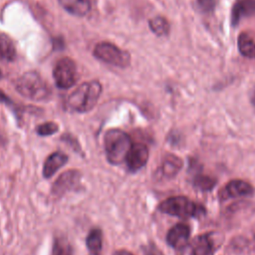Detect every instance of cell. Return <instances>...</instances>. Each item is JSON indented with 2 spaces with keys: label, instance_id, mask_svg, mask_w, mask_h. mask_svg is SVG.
I'll use <instances>...</instances> for the list:
<instances>
[{
  "label": "cell",
  "instance_id": "19",
  "mask_svg": "<svg viewBox=\"0 0 255 255\" xmlns=\"http://www.w3.org/2000/svg\"><path fill=\"white\" fill-rule=\"evenodd\" d=\"M150 30L157 36H165L169 32V23L161 16H156L149 20Z\"/></svg>",
  "mask_w": 255,
  "mask_h": 255
},
{
  "label": "cell",
  "instance_id": "25",
  "mask_svg": "<svg viewBox=\"0 0 255 255\" xmlns=\"http://www.w3.org/2000/svg\"><path fill=\"white\" fill-rule=\"evenodd\" d=\"M251 102H252L253 106L255 107V90H254V92H253V94H252V96H251Z\"/></svg>",
  "mask_w": 255,
  "mask_h": 255
},
{
  "label": "cell",
  "instance_id": "16",
  "mask_svg": "<svg viewBox=\"0 0 255 255\" xmlns=\"http://www.w3.org/2000/svg\"><path fill=\"white\" fill-rule=\"evenodd\" d=\"M182 167V160L174 154H167L162 160L161 173L167 178L174 177Z\"/></svg>",
  "mask_w": 255,
  "mask_h": 255
},
{
  "label": "cell",
  "instance_id": "18",
  "mask_svg": "<svg viewBox=\"0 0 255 255\" xmlns=\"http://www.w3.org/2000/svg\"><path fill=\"white\" fill-rule=\"evenodd\" d=\"M16 58V48L13 41L6 35H0V61L12 62Z\"/></svg>",
  "mask_w": 255,
  "mask_h": 255
},
{
  "label": "cell",
  "instance_id": "13",
  "mask_svg": "<svg viewBox=\"0 0 255 255\" xmlns=\"http://www.w3.org/2000/svg\"><path fill=\"white\" fill-rule=\"evenodd\" d=\"M253 14H255V0H239L232 8L231 23L236 26L243 17Z\"/></svg>",
  "mask_w": 255,
  "mask_h": 255
},
{
  "label": "cell",
  "instance_id": "23",
  "mask_svg": "<svg viewBox=\"0 0 255 255\" xmlns=\"http://www.w3.org/2000/svg\"><path fill=\"white\" fill-rule=\"evenodd\" d=\"M215 5L214 0H197V6L201 11L209 12L213 10Z\"/></svg>",
  "mask_w": 255,
  "mask_h": 255
},
{
  "label": "cell",
  "instance_id": "14",
  "mask_svg": "<svg viewBox=\"0 0 255 255\" xmlns=\"http://www.w3.org/2000/svg\"><path fill=\"white\" fill-rule=\"evenodd\" d=\"M60 5L75 16H85L91 9L90 0H58Z\"/></svg>",
  "mask_w": 255,
  "mask_h": 255
},
{
  "label": "cell",
  "instance_id": "5",
  "mask_svg": "<svg viewBox=\"0 0 255 255\" xmlns=\"http://www.w3.org/2000/svg\"><path fill=\"white\" fill-rule=\"evenodd\" d=\"M94 55L100 61L125 68L130 63V56L128 52L121 50L116 45L109 42H102L96 45L94 49Z\"/></svg>",
  "mask_w": 255,
  "mask_h": 255
},
{
  "label": "cell",
  "instance_id": "7",
  "mask_svg": "<svg viewBox=\"0 0 255 255\" xmlns=\"http://www.w3.org/2000/svg\"><path fill=\"white\" fill-rule=\"evenodd\" d=\"M81 176V172L75 169L63 172L54 182L51 189L52 193L57 197H61L67 191L75 189L80 184Z\"/></svg>",
  "mask_w": 255,
  "mask_h": 255
},
{
  "label": "cell",
  "instance_id": "26",
  "mask_svg": "<svg viewBox=\"0 0 255 255\" xmlns=\"http://www.w3.org/2000/svg\"><path fill=\"white\" fill-rule=\"evenodd\" d=\"M0 79H2V72H1V70H0Z\"/></svg>",
  "mask_w": 255,
  "mask_h": 255
},
{
  "label": "cell",
  "instance_id": "11",
  "mask_svg": "<svg viewBox=\"0 0 255 255\" xmlns=\"http://www.w3.org/2000/svg\"><path fill=\"white\" fill-rule=\"evenodd\" d=\"M213 233H204L196 236L190 244V255H212L215 250Z\"/></svg>",
  "mask_w": 255,
  "mask_h": 255
},
{
  "label": "cell",
  "instance_id": "21",
  "mask_svg": "<svg viewBox=\"0 0 255 255\" xmlns=\"http://www.w3.org/2000/svg\"><path fill=\"white\" fill-rule=\"evenodd\" d=\"M216 180L209 176V175H204V174H199L196 175L195 178L193 179V185L199 189V190H203V191H209L211 190L214 185H215Z\"/></svg>",
  "mask_w": 255,
  "mask_h": 255
},
{
  "label": "cell",
  "instance_id": "8",
  "mask_svg": "<svg viewBox=\"0 0 255 255\" xmlns=\"http://www.w3.org/2000/svg\"><path fill=\"white\" fill-rule=\"evenodd\" d=\"M253 192L254 188L250 183L241 179H233L219 190L218 197L220 200H228L242 196H249L253 194Z\"/></svg>",
  "mask_w": 255,
  "mask_h": 255
},
{
  "label": "cell",
  "instance_id": "24",
  "mask_svg": "<svg viewBox=\"0 0 255 255\" xmlns=\"http://www.w3.org/2000/svg\"><path fill=\"white\" fill-rule=\"evenodd\" d=\"M0 103H10V99L0 90Z\"/></svg>",
  "mask_w": 255,
  "mask_h": 255
},
{
  "label": "cell",
  "instance_id": "17",
  "mask_svg": "<svg viewBox=\"0 0 255 255\" xmlns=\"http://www.w3.org/2000/svg\"><path fill=\"white\" fill-rule=\"evenodd\" d=\"M86 246L89 255H101L103 248V232L99 228H93L86 237Z\"/></svg>",
  "mask_w": 255,
  "mask_h": 255
},
{
  "label": "cell",
  "instance_id": "3",
  "mask_svg": "<svg viewBox=\"0 0 255 255\" xmlns=\"http://www.w3.org/2000/svg\"><path fill=\"white\" fill-rule=\"evenodd\" d=\"M158 210L164 214L179 218L199 217L205 214V208L186 196H171L161 201Z\"/></svg>",
  "mask_w": 255,
  "mask_h": 255
},
{
  "label": "cell",
  "instance_id": "4",
  "mask_svg": "<svg viewBox=\"0 0 255 255\" xmlns=\"http://www.w3.org/2000/svg\"><path fill=\"white\" fill-rule=\"evenodd\" d=\"M15 88L21 96L33 101H44L51 95L47 83L35 71H29L20 76L15 83Z\"/></svg>",
  "mask_w": 255,
  "mask_h": 255
},
{
  "label": "cell",
  "instance_id": "9",
  "mask_svg": "<svg viewBox=\"0 0 255 255\" xmlns=\"http://www.w3.org/2000/svg\"><path fill=\"white\" fill-rule=\"evenodd\" d=\"M148 148L145 144L140 142L132 143L126 158L128 169L130 172L138 171L146 164L148 160Z\"/></svg>",
  "mask_w": 255,
  "mask_h": 255
},
{
  "label": "cell",
  "instance_id": "12",
  "mask_svg": "<svg viewBox=\"0 0 255 255\" xmlns=\"http://www.w3.org/2000/svg\"><path fill=\"white\" fill-rule=\"evenodd\" d=\"M69 157L66 153L62 151H55L51 153L45 160L43 165V176L45 178L52 177L62 166H64Z\"/></svg>",
  "mask_w": 255,
  "mask_h": 255
},
{
  "label": "cell",
  "instance_id": "10",
  "mask_svg": "<svg viewBox=\"0 0 255 255\" xmlns=\"http://www.w3.org/2000/svg\"><path fill=\"white\" fill-rule=\"evenodd\" d=\"M190 237V227L184 223H177L172 226L166 234V242L173 249L184 248Z\"/></svg>",
  "mask_w": 255,
  "mask_h": 255
},
{
  "label": "cell",
  "instance_id": "6",
  "mask_svg": "<svg viewBox=\"0 0 255 255\" xmlns=\"http://www.w3.org/2000/svg\"><path fill=\"white\" fill-rule=\"evenodd\" d=\"M55 83L60 89H69L78 81V70L76 63L68 57L61 58L53 70Z\"/></svg>",
  "mask_w": 255,
  "mask_h": 255
},
{
  "label": "cell",
  "instance_id": "22",
  "mask_svg": "<svg viewBox=\"0 0 255 255\" xmlns=\"http://www.w3.org/2000/svg\"><path fill=\"white\" fill-rule=\"evenodd\" d=\"M58 129H59V126L54 122L44 123V124L38 126L37 128H36L37 133L40 134V135H43V136L51 135L53 133H56L58 131Z\"/></svg>",
  "mask_w": 255,
  "mask_h": 255
},
{
  "label": "cell",
  "instance_id": "1",
  "mask_svg": "<svg viewBox=\"0 0 255 255\" xmlns=\"http://www.w3.org/2000/svg\"><path fill=\"white\" fill-rule=\"evenodd\" d=\"M102 94V85L98 81L81 84L67 98L66 106L77 113H87L94 109Z\"/></svg>",
  "mask_w": 255,
  "mask_h": 255
},
{
  "label": "cell",
  "instance_id": "27",
  "mask_svg": "<svg viewBox=\"0 0 255 255\" xmlns=\"http://www.w3.org/2000/svg\"><path fill=\"white\" fill-rule=\"evenodd\" d=\"M146 255H154L153 253H148V254H146Z\"/></svg>",
  "mask_w": 255,
  "mask_h": 255
},
{
  "label": "cell",
  "instance_id": "2",
  "mask_svg": "<svg viewBox=\"0 0 255 255\" xmlns=\"http://www.w3.org/2000/svg\"><path fill=\"white\" fill-rule=\"evenodd\" d=\"M131 145L130 136L122 129L112 128L105 133V152L108 161L113 165H119L126 161Z\"/></svg>",
  "mask_w": 255,
  "mask_h": 255
},
{
  "label": "cell",
  "instance_id": "15",
  "mask_svg": "<svg viewBox=\"0 0 255 255\" xmlns=\"http://www.w3.org/2000/svg\"><path fill=\"white\" fill-rule=\"evenodd\" d=\"M239 52L250 59H255V35L250 32H242L238 36Z\"/></svg>",
  "mask_w": 255,
  "mask_h": 255
},
{
  "label": "cell",
  "instance_id": "20",
  "mask_svg": "<svg viewBox=\"0 0 255 255\" xmlns=\"http://www.w3.org/2000/svg\"><path fill=\"white\" fill-rule=\"evenodd\" d=\"M74 249L70 242L63 237H56L54 239L52 255H73Z\"/></svg>",
  "mask_w": 255,
  "mask_h": 255
}]
</instances>
